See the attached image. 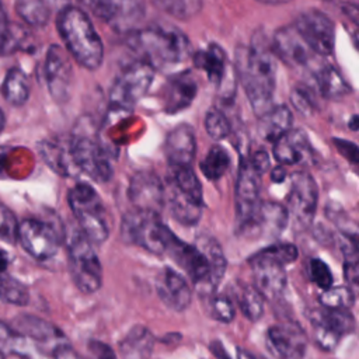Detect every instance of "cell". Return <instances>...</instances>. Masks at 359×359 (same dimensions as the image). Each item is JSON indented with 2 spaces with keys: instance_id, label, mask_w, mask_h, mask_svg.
I'll return each mask as SVG.
<instances>
[{
  "instance_id": "6da1fadb",
  "label": "cell",
  "mask_w": 359,
  "mask_h": 359,
  "mask_svg": "<svg viewBox=\"0 0 359 359\" xmlns=\"http://www.w3.org/2000/svg\"><path fill=\"white\" fill-rule=\"evenodd\" d=\"M234 70L254 112L261 116L272 107L276 83L275 55L262 31L254 34L248 46L236 49Z\"/></svg>"
},
{
  "instance_id": "7a4b0ae2",
  "label": "cell",
  "mask_w": 359,
  "mask_h": 359,
  "mask_svg": "<svg viewBox=\"0 0 359 359\" xmlns=\"http://www.w3.org/2000/svg\"><path fill=\"white\" fill-rule=\"evenodd\" d=\"M128 45L154 70L182 63L191 55L188 36L171 25H151L133 31Z\"/></svg>"
},
{
  "instance_id": "3957f363",
  "label": "cell",
  "mask_w": 359,
  "mask_h": 359,
  "mask_svg": "<svg viewBox=\"0 0 359 359\" xmlns=\"http://www.w3.org/2000/svg\"><path fill=\"white\" fill-rule=\"evenodd\" d=\"M59 35L73 59L88 70H95L104 59L102 41L88 15L79 7L65 6L57 15Z\"/></svg>"
},
{
  "instance_id": "277c9868",
  "label": "cell",
  "mask_w": 359,
  "mask_h": 359,
  "mask_svg": "<svg viewBox=\"0 0 359 359\" xmlns=\"http://www.w3.org/2000/svg\"><path fill=\"white\" fill-rule=\"evenodd\" d=\"M73 160L80 172L87 174L97 182H107L112 177V164L108 153L101 146L95 133L91 130V122H77L69 136Z\"/></svg>"
},
{
  "instance_id": "5b68a950",
  "label": "cell",
  "mask_w": 359,
  "mask_h": 359,
  "mask_svg": "<svg viewBox=\"0 0 359 359\" xmlns=\"http://www.w3.org/2000/svg\"><path fill=\"white\" fill-rule=\"evenodd\" d=\"M172 231L160 220L158 213L130 209L122 216L121 237L125 243L139 245L151 254L165 252L168 237Z\"/></svg>"
},
{
  "instance_id": "8992f818",
  "label": "cell",
  "mask_w": 359,
  "mask_h": 359,
  "mask_svg": "<svg viewBox=\"0 0 359 359\" xmlns=\"http://www.w3.org/2000/svg\"><path fill=\"white\" fill-rule=\"evenodd\" d=\"M67 202L80 224L83 234L91 243L102 244L109 236V229L98 192L91 185L80 182L69 191Z\"/></svg>"
},
{
  "instance_id": "52a82bcc",
  "label": "cell",
  "mask_w": 359,
  "mask_h": 359,
  "mask_svg": "<svg viewBox=\"0 0 359 359\" xmlns=\"http://www.w3.org/2000/svg\"><path fill=\"white\" fill-rule=\"evenodd\" d=\"M67 259L72 279L83 293H94L102 285V265L93 243L83 234L74 233L67 244Z\"/></svg>"
},
{
  "instance_id": "ba28073f",
  "label": "cell",
  "mask_w": 359,
  "mask_h": 359,
  "mask_svg": "<svg viewBox=\"0 0 359 359\" xmlns=\"http://www.w3.org/2000/svg\"><path fill=\"white\" fill-rule=\"evenodd\" d=\"M153 77L154 69L140 59L126 66L111 87V105L119 109H130L147 93Z\"/></svg>"
},
{
  "instance_id": "9c48e42d",
  "label": "cell",
  "mask_w": 359,
  "mask_h": 359,
  "mask_svg": "<svg viewBox=\"0 0 359 359\" xmlns=\"http://www.w3.org/2000/svg\"><path fill=\"white\" fill-rule=\"evenodd\" d=\"M93 15L118 31H128L144 15L143 0H79Z\"/></svg>"
},
{
  "instance_id": "30bf717a",
  "label": "cell",
  "mask_w": 359,
  "mask_h": 359,
  "mask_svg": "<svg viewBox=\"0 0 359 359\" xmlns=\"http://www.w3.org/2000/svg\"><path fill=\"white\" fill-rule=\"evenodd\" d=\"M293 27L314 53L320 56L332 53L335 43V27L327 14L318 10L303 11L296 17Z\"/></svg>"
},
{
  "instance_id": "8fae6325",
  "label": "cell",
  "mask_w": 359,
  "mask_h": 359,
  "mask_svg": "<svg viewBox=\"0 0 359 359\" xmlns=\"http://www.w3.org/2000/svg\"><path fill=\"white\" fill-rule=\"evenodd\" d=\"M318 199V191L316 181L307 172L297 171L292 175L290 188L287 194V213L289 220L293 219L299 227H306L311 224L316 215Z\"/></svg>"
},
{
  "instance_id": "7c38bea8",
  "label": "cell",
  "mask_w": 359,
  "mask_h": 359,
  "mask_svg": "<svg viewBox=\"0 0 359 359\" xmlns=\"http://www.w3.org/2000/svg\"><path fill=\"white\" fill-rule=\"evenodd\" d=\"M17 241L35 259L45 261L52 258L60 244V238L55 227L39 219H25L18 223Z\"/></svg>"
},
{
  "instance_id": "4fadbf2b",
  "label": "cell",
  "mask_w": 359,
  "mask_h": 359,
  "mask_svg": "<svg viewBox=\"0 0 359 359\" xmlns=\"http://www.w3.org/2000/svg\"><path fill=\"white\" fill-rule=\"evenodd\" d=\"M43 77L49 94L56 102H66L73 88V67L63 48L53 43L43 62Z\"/></svg>"
},
{
  "instance_id": "5bb4252c",
  "label": "cell",
  "mask_w": 359,
  "mask_h": 359,
  "mask_svg": "<svg viewBox=\"0 0 359 359\" xmlns=\"http://www.w3.org/2000/svg\"><path fill=\"white\" fill-rule=\"evenodd\" d=\"M265 344L276 359H302L306 353L307 337L297 323L286 321L268 328Z\"/></svg>"
},
{
  "instance_id": "9a60e30c",
  "label": "cell",
  "mask_w": 359,
  "mask_h": 359,
  "mask_svg": "<svg viewBox=\"0 0 359 359\" xmlns=\"http://www.w3.org/2000/svg\"><path fill=\"white\" fill-rule=\"evenodd\" d=\"M248 262L252 268L254 289L262 296V299L275 300L280 297L287 283L285 265L261 254L259 251L250 257Z\"/></svg>"
},
{
  "instance_id": "2e32d148",
  "label": "cell",
  "mask_w": 359,
  "mask_h": 359,
  "mask_svg": "<svg viewBox=\"0 0 359 359\" xmlns=\"http://www.w3.org/2000/svg\"><path fill=\"white\" fill-rule=\"evenodd\" d=\"M194 65L196 69L203 70L208 79L216 84L219 91H222L223 98H231L234 94V79L229 73V60L226 52L217 45L210 43L206 49L198 50L194 55Z\"/></svg>"
},
{
  "instance_id": "e0dca14e",
  "label": "cell",
  "mask_w": 359,
  "mask_h": 359,
  "mask_svg": "<svg viewBox=\"0 0 359 359\" xmlns=\"http://www.w3.org/2000/svg\"><path fill=\"white\" fill-rule=\"evenodd\" d=\"M128 196L133 208L160 213L165 203V188L153 171H139L130 180Z\"/></svg>"
},
{
  "instance_id": "ac0fdd59",
  "label": "cell",
  "mask_w": 359,
  "mask_h": 359,
  "mask_svg": "<svg viewBox=\"0 0 359 359\" xmlns=\"http://www.w3.org/2000/svg\"><path fill=\"white\" fill-rule=\"evenodd\" d=\"M259 177L251 167L248 157H243L236 181V213L238 224L243 226L254 215L259 203Z\"/></svg>"
},
{
  "instance_id": "d6986e66",
  "label": "cell",
  "mask_w": 359,
  "mask_h": 359,
  "mask_svg": "<svg viewBox=\"0 0 359 359\" xmlns=\"http://www.w3.org/2000/svg\"><path fill=\"white\" fill-rule=\"evenodd\" d=\"M165 252L187 272L194 283L206 285L209 276V265L202 251L195 244H188L180 240L174 233L170 234Z\"/></svg>"
},
{
  "instance_id": "ffe728a7",
  "label": "cell",
  "mask_w": 359,
  "mask_h": 359,
  "mask_svg": "<svg viewBox=\"0 0 359 359\" xmlns=\"http://www.w3.org/2000/svg\"><path fill=\"white\" fill-rule=\"evenodd\" d=\"M271 48L273 55L289 66H306L314 55L293 24L276 29Z\"/></svg>"
},
{
  "instance_id": "44dd1931",
  "label": "cell",
  "mask_w": 359,
  "mask_h": 359,
  "mask_svg": "<svg viewBox=\"0 0 359 359\" xmlns=\"http://www.w3.org/2000/svg\"><path fill=\"white\" fill-rule=\"evenodd\" d=\"M289 224V213L286 208L276 202H259L254 215L240 226V230L248 234L255 231L258 236H279Z\"/></svg>"
},
{
  "instance_id": "7402d4cb",
  "label": "cell",
  "mask_w": 359,
  "mask_h": 359,
  "mask_svg": "<svg viewBox=\"0 0 359 359\" xmlns=\"http://www.w3.org/2000/svg\"><path fill=\"white\" fill-rule=\"evenodd\" d=\"M156 290L160 300L174 311H184L191 304L192 292L187 279L168 266L157 275Z\"/></svg>"
},
{
  "instance_id": "603a6c76",
  "label": "cell",
  "mask_w": 359,
  "mask_h": 359,
  "mask_svg": "<svg viewBox=\"0 0 359 359\" xmlns=\"http://www.w3.org/2000/svg\"><path fill=\"white\" fill-rule=\"evenodd\" d=\"M272 153L275 160L285 165L307 161L313 156L309 137L302 129H289L276 139L273 142Z\"/></svg>"
},
{
  "instance_id": "cb8c5ba5",
  "label": "cell",
  "mask_w": 359,
  "mask_h": 359,
  "mask_svg": "<svg viewBox=\"0 0 359 359\" xmlns=\"http://www.w3.org/2000/svg\"><path fill=\"white\" fill-rule=\"evenodd\" d=\"M164 151L170 165L191 167L196 153L194 129L187 123L175 126L165 137Z\"/></svg>"
},
{
  "instance_id": "d4e9b609",
  "label": "cell",
  "mask_w": 359,
  "mask_h": 359,
  "mask_svg": "<svg viewBox=\"0 0 359 359\" xmlns=\"http://www.w3.org/2000/svg\"><path fill=\"white\" fill-rule=\"evenodd\" d=\"M38 150L43 161L62 177H74L80 174L70 150L69 136L45 139L38 144Z\"/></svg>"
},
{
  "instance_id": "484cf974",
  "label": "cell",
  "mask_w": 359,
  "mask_h": 359,
  "mask_svg": "<svg viewBox=\"0 0 359 359\" xmlns=\"http://www.w3.org/2000/svg\"><path fill=\"white\" fill-rule=\"evenodd\" d=\"M195 245L202 251L205 255L208 265H209V276L206 280V285L203 286L206 289V294L216 290L219 283L222 282L226 268H227V259L224 257V252L217 243L216 238L210 236H199Z\"/></svg>"
},
{
  "instance_id": "4316f807",
  "label": "cell",
  "mask_w": 359,
  "mask_h": 359,
  "mask_svg": "<svg viewBox=\"0 0 359 359\" xmlns=\"http://www.w3.org/2000/svg\"><path fill=\"white\" fill-rule=\"evenodd\" d=\"M198 91V84L189 73H182L170 80L165 88V112L177 114L191 105Z\"/></svg>"
},
{
  "instance_id": "83f0119b",
  "label": "cell",
  "mask_w": 359,
  "mask_h": 359,
  "mask_svg": "<svg viewBox=\"0 0 359 359\" xmlns=\"http://www.w3.org/2000/svg\"><path fill=\"white\" fill-rule=\"evenodd\" d=\"M292 111L286 105H272L259 116L258 132L266 142H275L289 129H292Z\"/></svg>"
},
{
  "instance_id": "f1b7e54d",
  "label": "cell",
  "mask_w": 359,
  "mask_h": 359,
  "mask_svg": "<svg viewBox=\"0 0 359 359\" xmlns=\"http://www.w3.org/2000/svg\"><path fill=\"white\" fill-rule=\"evenodd\" d=\"M156 344L154 335L143 325H135L119 342L123 359H149Z\"/></svg>"
},
{
  "instance_id": "f546056e",
  "label": "cell",
  "mask_w": 359,
  "mask_h": 359,
  "mask_svg": "<svg viewBox=\"0 0 359 359\" xmlns=\"http://www.w3.org/2000/svg\"><path fill=\"white\" fill-rule=\"evenodd\" d=\"M317 93L327 100H339L348 95L352 88L337 67L324 66L314 74Z\"/></svg>"
},
{
  "instance_id": "4dcf8cb0",
  "label": "cell",
  "mask_w": 359,
  "mask_h": 359,
  "mask_svg": "<svg viewBox=\"0 0 359 359\" xmlns=\"http://www.w3.org/2000/svg\"><path fill=\"white\" fill-rule=\"evenodd\" d=\"M11 327L22 337L32 338L38 342H46V341L55 339L57 337H62V334L53 324H50L36 316H32V314L17 316L14 318Z\"/></svg>"
},
{
  "instance_id": "1f68e13d",
  "label": "cell",
  "mask_w": 359,
  "mask_h": 359,
  "mask_svg": "<svg viewBox=\"0 0 359 359\" xmlns=\"http://www.w3.org/2000/svg\"><path fill=\"white\" fill-rule=\"evenodd\" d=\"M168 205L171 215L181 224L194 226L202 216V202L192 199L172 187H170Z\"/></svg>"
},
{
  "instance_id": "d6a6232c",
  "label": "cell",
  "mask_w": 359,
  "mask_h": 359,
  "mask_svg": "<svg viewBox=\"0 0 359 359\" xmlns=\"http://www.w3.org/2000/svg\"><path fill=\"white\" fill-rule=\"evenodd\" d=\"M3 98L14 105H24L29 98V81L27 74L20 67H11L7 70L1 87H0Z\"/></svg>"
},
{
  "instance_id": "836d02e7",
  "label": "cell",
  "mask_w": 359,
  "mask_h": 359,
  "mask_svg": "<svg viewBox=\"0 0 359 359\" xmlns=\"http://www.w3.org/2000/svg\"><path fill=\"white\" fill-rule=\"evenodd\" d=\"M168 182H170V187L178 189L180 192L191 196L195 201L202 202L203 199L202 185L191 167L170 165Z\"/></svg>"
},
{
  "instance_id": "e575fe53",
  "label": "cell",
  "mask_w": 359,
  "mask_h": 359,
  "mask_svg": "<svg viewBox=\"0 0 359 359\" xmlns=\"http://www.w3.org/2000/svg\"><path fill=\"white\" fill-rule=\"evenodd\" d=\"M15 13L31 27H45L50 18L52 7L45 0H15Z\"/></svg>"
},
{
  "instance_id": "d590c367",
  "label": "cell",
  "mask_w": 359,
  "mask_h": 359,
  "mask_svg": "<svg viewBox=\"0 0 359 359\" xmlns=\"http://www.w3.org/2000/svg\"><path fill=\"white\" fill-rule=\"evenodd\" d=\"M234 299L243 316L250 321H258L264 316V299L254 286H237L234 290Z\"/></svg>"
},
{
  "instance_id": "8d00e7d4",
  "label": "cell",
  "mask_w": 359,
  "mask_h": 359,
  "mask_svg": "<svg viewBox=\"0 0 359 359\" xmlns=\"http://www.w3.org/2000/svg\"><path fill=\"white\" fill-rule=\"evenodd\" d=\"M229 167H230V156L227 150L220 144L212 146L201 163L202 174L212 181L220 180L226 174Z\"/></svg>"
},
{
  "instance_id": "74e56055",
  "label": "cell",
  "mask_w": 359,
  "mask_h": 359,
  "mask_svg": "<svg viewBox=\"0 0 359 359\" xmlns=\"http://www.w3.org/2000/svg\"><path fill=\"white\" fill-rule=\"evenodd\" d=\"M317 320L337 331L339 335L352 334L356 328L355 317L349 309H323L316 316Z\"/></svg>"
},
{
  "instance_id": "f35d334b",
  "label": "cell",
  "mask_w": 359,
  "mask_h": 359,
  "mask_svg": "<svg viewBox=\"0 0 359 359\" xmlns=\"http://www.w3.org/2000/svg\"><path fill=\"white\" fill-rule=\"evenodd\" d=\"M154 4L177 20H189L195 17L202 6L203 0H153Z\"/></svg>"
},
{
  "instance_id": "ab89813d",
  "label": "cell",
  "mask_w": 359,
  "mask_h": 359,
  "mask_svg": "<svg viewBox=\"0 0 359 359\" xmlns=\"http://www.w3.org/2000/svg\"><path fill=\"white\" fill-rule=\"evenodd\" d=\"M355 290L346 285L331 286L320 296V303L325 309H351L355 304Z\"/></svg>"
},
{
  "instance_id": "60d3db41",
  "label": "cell",
  "mask_w": 359,
  "mask_h": 359,
  "mask_svg": "<svg viewBox=\"0 0 359 359\" xmlns=\"http://www.w3.org/2000/svg\"><path fill=\"white\" fill-rule=\"evenodd\" d=\"M206 310L209 316L219 323H231L236 316V307L233 300L226 294H219L215 292L208 293Z\"/></svg>"
},
{
  "instance_id": "b9f144b4",
  "label": "cell",
  "mask_w": 359,
  "mask_h": 359,
  "mask_svg": "<svg viewBox=\"0 0 359 359\" xmlns=\"http://www.w3.org/2000/svg\"><path fill=\"white\" fill-rule=\"evenodd\" d=\"M0 299L11 304L25 306L29 300V293L24 283L3 272L0 273Z\"/></svg>"
},
{
  "instance_id": "7bdbcfd3",
  "label": "cell",
  "mask_w": 359,
  "mask_h": 359,
  "mask_svg": "<svg viewBox=\"0 0 359 359\" xmlns=\"http://www.w3.org/2000/svg\"><path fill=\"white\" fill-rule=\"evenodd\" d=\"M205 129L212 139L220 140L230 135L231 125L227 116L220 109L212 108L205 116Z\"/></svg>"
},
{
  "instance_id": "ee69618b",
  "label": "cell",
  "mask_w": 359,
  "mask_h": 359,
  "mask_svg": "<svg viewBox=\"0 0 359 359\" xmlns=\"http://www.w3.org/2000/svg\"><path fill=\"white\" fill-rule=\"evenodd\" d=\"M313 330L314 342L321 351L331 352L338 346L342 335H339L337 331H334L332 328H330L317 318H313Z\"/></svg>"
},
{
  "instance_id": "f6af8a7d",
  "label": "cell",
  "mask_w": 359,
  "mask_h": 359,
  "mask_svg": "<svg viewBox=\"0 0 359 359\" xmlns=\"http://www.w3.org/2000/svg\"><path fill=\"white\" fill-rule=\"evenodd\" d=\"M261 254L280 262L282 265H287V264H292L297 259V255H299V251H297V247L294 244H290V243H276V244H272V245H268L265 248H262L259 251Z\"/></svg>"
},
{
  "instance_id": "bcb514c9",
  "label": "cell",
  "mask_w": 359,
  "mask_h": 359,
  "mask_svg": "<svg viewBox=\"0 0 359 359\" xmlns=\"http://www.w3.org/2000/svg\"><path fill=\"white\" fill-rule=\"evenodd\" d=\"M24 337L18 334L11 325L0 321V353L10 355L20 352L22 348Z\"/></svg>"
},
{
  "instance_id": "7dc6e473",
  "label": "cell",
  "mask_w": 359,
  "mask_h": 359,
  "mask_svg": "<svg viewBox=\"0 0 359 359\" xmlns=\"http://www.w3.org/2000/svg\"><path fill=\"white\" fill-rule=\"evenodd\" d=\"M290 101L293 104V107L304 114V115H310L313 114L314 108H316V101H314V93L311 87L307 86H297L292 90L290 93Z\"/></svg>"
},
{
  "instance_id": "c3c4849f",
  "label": "cell",
  "mask_w": 359,
  "mask_h": 359,
  "mask_svg": "<svg viewBox=\"0 0 359 359\" xmlns=\"http://www.w3.org/2000/svg\"><path fill=\"white\" fill-rule=\"evenodd\" d=\"M310 278L311 280L323 290L331 287L334 285V278L330 266L320 258L310 259Z\"/></svg>"
},
{
  "instance_id": "681fc988",
  "label": "cell",
  "mask_w": 359,
  "mask_h": 359,
  "mask_svg": "<svg viewBox=\"0 0 359 359\" xmlns=\"http://www.w3.org/2000/svg\"><path fill=\"white\" fill-rule=\"evenodd\" d=\"M18 222L14 213L0 202V238L7 243L17 241Z\"/></svg>"
},
{
  "instance_id": "f907efd6",
  "label": "cell",
  "mask_w": 359,
  "mask_h": 359,
  "mask_svg": "<svg viewBox=\"0 0 359 359\" xmlns=\"http://www.w3.org/2000/svg\"><path fill=\"white\" fill-rule=\"evenodd\" d=\"M332 143L337 147V150L339 151V154H342L352 164H358L359 151H358V146L355 143L348 142L345 139H337V137L332 139Z\"/></svg>"
},
{
  "instance_id": "816d5d0a",
  "label": "cell",
  "mask_w": 359,
  "mask_h": 359,
  "mask_svg": "<svg viewBox=\"0 0 359 359\" xmlns=\"http://www.w3.org/2000/svg\"><path fill=\"white\" fill-rule=\"evenodd\" d=\"M248 161L252 167V170L258 174V175H262L268 171L269 168V164H271V160H269V154L265 151V150H257L254 151L250 157H248Z\"/></svg>"
},
{
  "instance_id": "f5cc1de1",
  "label": "cell",
  "mask_w": 359,
  "mask_h": 359,
  "mask_svg": "<svg viewBox=\"0 0 359 359\" xmlns=\"http://www.w3.org/2000/svg\"><path fill=\"white\" fill-rule=\"evenodd\" d=\"M88 349L91 351L95 359H116V355L114 353L112 348L104 342L91 341L88 344Z\"/></svg>"
},
{
  "instance_id": "db71d44e",
  "label": "cell",
  "mask_w": 359,
  "mask_h": 359,
  "mask_svg": "<svg viewBox=\"0 0 359 359\" xmlns=\"http://www.w3.org/2000/svg\"><path fill=\"white\" fill-rule=\"evenodd\" d=\"M344 275H345V279L348 282V286L355 290V287L358 286V276H359L358 261H345Z\"/></svg>"
},
{
  "instance_id": "11a10c76",
  "label": "cell",
  "mask_w": 359,
  "mask_h": 359,
  "mask_svg": "<svg viewBox=\"0 0 359 359\" xmlns=\"http://www.w3.org/2000/svg\"><path fill=\"white\" fill-rule=\"evenodd\" d=\"M286 174H287L286 170L282 165H278L271 171V180L272 182H283L286 178Z\"/></svg>"
},
{
  "instance_id": "9f6ffc18",
  "label": "cell",
  "mask_w": 359,
  "mask_h": 359,
  "mask_svg": "<svg viewBox=\"0 0 359 359\" xmlns=\"http://www.w3.org/2000/svg\"><path fill=\"white\" fill-rule=\"evenodd\" d=\"M7 265H8V258H7V254L3 248H0V273L6 272L7 269Z\"/></svg>"
},
{
  "instance_id": "6f0895ef",
  "label": "cell",
  "mask_w": 359,
  "mask_h": 359,
  "mask_svg": "<svg viewBox=\"0 0 359 359\" xmlns=\"http://www.w3.org/2000/svg\"><path fill=\"white\" fill-rule=\"evenodd\" d=\"M7 154H8V149H7V147L0 146V174H1V172H3V170H4Z\"/></svg>"
},
{
  "instance_id": "680465c9",
  "label": "cell",
  "mask_w": 359,
  "mask_h": 359,
  "mask_svg": "<svg viewBox=\"0 0 359 359\" xmlns=\"http://www.w3.org/2000/svg\"><path fill=\"white\" fill-rule=\"evenodd\" d=\"M358 121H359L358 115H352V118H351L348 126H349L352 130H358Z\"/></svg>"
},
{
  "instance_id": "91938a15",
  "label": "cell",
  "mask_w": 359,
  "mask_h": 359,
  "mask_svg": "<svg viewBox=\"0 0 359 359\" xmlns=\"http://www.w3.org/2000/svg\"><path fill=\"white\" fill-rule=\"evenodd\" d=\"M258 1H262L266 4H282V3H287L290 0H258Z\"/></svg>"
},
{
  "instance_id": "94428289",
  "label": "cell",
  "mask_w": 359,
  "mask_h": 359,
  "mask_svg": "<svg viewBox=\"0 0 359 359\" xmlns=\"http://www.w3.org/2000/svg\"><path fill=\"white\" fill-rule=\"evenodd\" d=\"M4 126H6V116H4L3 109L0 108V132L4 129Z\"/></svg>"
},
{
  "instance_id": "6125c7cd",
  "label": "cell",
  "mask_w": 359,
  "mask_h": 359,
  "mask_svg": "<svg viewBox=\"0 0 359 359\" xmlns=\"http://www.w3.org/2000/svg\"><path fill=\"white\" fill-rule=\"evenodd\" d=\"M50 7H52V4H57V3H62V1H65V0H45Z\"/></svg>"
},
{
  "instance_id": "be15d7a7",
  "label": "cell",
  "mask_w": 359,
  "mask_h": 359,
  "mask_svg": "<svg viewBox=\"0 0 359 359\" xmlns=\"http://www.w3.org/2000/svg\"><path fill=\"white\" fill-rule=\"evenodd\" d=\"M0 359H4V355H1V353H0Z\"/></svg>"
},
{
  "instance_id": "e7e4bbea",
  "label": "cell",
  "mask_w": 359,
  "mask_h": 359,
  "mask_svg": "<svg viewBox=\"0 0 359 359\" xmlns=\"http://www.w3.org/2000/svg\"><path fill=\"white\" fill-rule=\"evenodd\" d=\"M261 359H262V358H261Z\"/></svg>"
}]
</instances>
